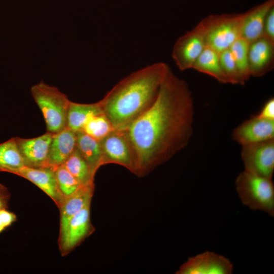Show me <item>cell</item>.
I'll use <instances>...</instances> for the list:
<instances>
[{
	"instance_id": "obj_1",
	"label": "cell",
	"mask_w": 274,
	"mask_h": 274,
	"mask_svg": "<svg viewBox=\"0 0 274 274\" xmlns=\"http://www.w3.org/2000/svg\"><path fill=\"white\" fill-rule=\"evenodd\" d=\"M194 114L188 84L169 67L155 101L125 130L138 173L166 161L187 146L193 133Z\"/></svg>"
},
{
	"instance_id": "obj_2",
	"label": "cell",
	"mask_w": 274,
	"mask_h": 274,
	"mask_svg": "<svg viewBox=\"0 0 274 274\" xmlns=\"http://www.w3.org/2000/svg\"><path fill=\"white\" fill-rule=\"evenodd\" d=\"M169 67L157 62L142 68L116 84L98 102L116 130H126L155 101Z\"/></svg>"
},
{
	"instance_id": "obj_3",
	"label": "cell",
	"mask_w": 274,
	"mask_h": 274,
	"mask_svg": "<svg viewBox=\"0 0 274 274\" xmlns=\"http://www.w3.org/2000/svg\"><path fill=\"white\" fill-rule=\"evenodd\" d=\"M245 13L211 15L197 26L204 37L206 47L218 53L229 49L241 37Z\"/></svg>"
},
{
	"instance_id": "obj_4",
	"label": "cell",
	"mask_w": 274,
	"mask_h": 274,
	"mask_svg": "<svg viewBox=\"0 0 274 274\" xmlns=\"http://www.w3.org/2000/svg\"><path fill=\"white\" fill-rule=\"evenodd\" d=\"M30 91L42 113L47 132L55 134L66 128L70 102L67 96L43 81L32 86Z\"/></svg>"
},
{
	"instance_id": "obj_5",
	"label": "cell",
	"mask_w": 274,
	"mask_h": 274,
	"mask_svg": "<svg viewBox=\"0 0 274 274\" xmlns=\"http://www.w3.org/2000/svg\"><path fill=\"white\" fill-rule=\"evenodd\" d=\"M235 187L242 203L253 210L274 216V184L272 179L245 170L236 177Z\"/></svg>"
},
{
	"instance_id": "obj_6",
	"label": "cell",
	"mask_w": 274,
	"mask_h": 274,
	"mask_svg": "<svg viewBox=\"0 0 274 274\" xmlns=\"http://www.w3.org/2000/svg\"><path fill=\"white\" fill-rule=\"evenodd\" d=\"M244 170L272 179L274 172V139L242 146Z\"/></svg>"
},
{
	"instance_id": "obj_7",
	"label": "cell",
	"mask_w": 274,
	"mask_h": 274,
	"mask_svg": "<svg viewBox=\"0 0 274 274\" xmlns=\"http://www.w3.org/2000/svg\"><path fill=\"white\" fill-rule=\"evenodd\" d=\"M99 142L103 164L117 163L136 172L134 153L125 130L114 129Z\"/></svg>"
},
{
	"instance_id": "obj_8",
	"label": "cell",
	"mask_w": 274,
	"mask_h": 274,
	"mask_svg": "<svg viewBox=\"0 0 274 274\" xmlns=\"http://www.w3.org/2000/svg\"><path fill=\"white\" fill-rule=\"evenodd\" d=\"M206 45L197 25L179 37L174 46L172 57L181 71L192 68Z\"/></svg>"
},
{
	"instance_id": "obj_9",
	"label": "cell",
	"mask_w": 274,
	"mask_h": 274,
	"mask_svg": "<svg viewBox=\"0 0 274 274\" xmlns=\"http://www.w3.org/2000/svg\"><path fill=\"white\" fill-rule=\"evenodd\" d=\"M233 265L225 256L205 251L189 257L180 267L178 274H231Z\"/></svg>"
},
{
	"instance_id": "obj_10",
	"label": "cell",
	"mask_w": 274,
	"mask_h": 274,
	"mask_svg": "<svg viewBox=\"0 0 274 274\" xmlns=\"http://www.w3.org/2000/svg\"><path fill=\"white\" fill-rule=\"evenodd\" d=\"M90 204L76 214L69 221L58 243L62 256L67 255L92 231L90 219Z\"/></svg>"
},
{
	"instance_id": "obj_11",
	"label": "cell",
	"mask_w": 274,
	"mask_h": 274,
	"mask_svg": "<svg viewBox=\"0 0 274 274\" xmlns=\"http://www.w3.org/2000/svg\"><path fill=\"white\" fill-rule=\"evenodd\" d=\"M231 138L241 146L274 139V120L253 116L233 129Z\"/></svg>"
},
{
	"instance_id": "obj_12",
	"label": "cell",
	"mask_w": 274,
	"mask_h": 274,
	"mask_svg": "<svg viewBox=\"0 0 274 274\" xmlns=\"http://www.w3.org/2000/svg\"><path fill=\"white\" fill-rule=\"evenodd\" d=\"M52 135L53 134L47 132L33 138H15L25 166L32 168L47 167Z\"/></svg>"
},
{
	"instance_id": "obj_13",
	"label": "cell",
	"mask_w": 274,
	"mask_h": 274,
	"mask_svg": "<svg viewBox=\"0 0 274 274\" xmlns=\"http://www.w3.org/2000/svg\"><path fill=\"white\" fill-rule=\"evenodd\" d=\"M16 175L38 186L52 199L58 208L61 206L64 199L59 191L54 168L24 166Z\"/></svg>"
},
{
	"instance_id": "obj_14",
	"label": "cell",
	"mask_w": 274,
	"mask_h": 274,
	"mask_svg": "<svg viewBox=\"0 0 274 274\" xmlns=\"http://www.w3.org/2000/svg\"><path fill=\"white\" fill-rule=\"evenodd\" d=\"M248 57L251 76L264 75L273 67L274 43L262 36L250 43Z\"/></svg>"
},
{
	"instance_id": "obj_15",
	"label": "cell",
	"mask_w": 274,
	"mask_h": 274,
	"mask_svg": "<svg viewBox=\"0 0 274 274\" xmlns=\"http://www.w3.org/2000/svg\"><path fill=\"white\" fill-rule=\"evenodd\" d=\"M76 132L65 128L53 134L47 167L55 168L63 165L76 148Z\"/></svg>"
},
{
	"instance_id": "obj_16",
	"label": "cell",
	"mask_w": 274,
	"mask_h": 274,
	"mask_svg": "<svg viewBox=\"0 0 274 274\" xmlns=\"http://www.w3.org/2000/svg\"><path fill=\"white\" fill-rule=\"evenodd\" d=\"M93 190L94 184L83 185L64 200L58 208L60 211L59 236L63 234L70 220L91 203Z\"/></svg>"
},
{
	"instance_id": "obj_17",
	"label": "cell",
	"mask_w": 274,
	"mask_h": 274,
	"mask_svg": "<svg viewBox=\"0 0 274 274\" xmlns=\"http://www.w3.org/2000/svg\"><path fill=\"white\" fill-rule=\"evenodd\" d=\"M273 6L274 0H267L245 12L241 38L251 43L263 36L266 16Z\"/></svg>"
},
{
	"instance_id": "obj_18",
	"label": "cell",
	"mask_w": 274,
	"mask_h": 274,
	"mask_svg": "<svg viewBox=\"0 0 274 274\" xmlns=\"http://www.w3.org/2000/svg\"><path fill=\"white\" fill-rule=\"evenodd\" d=\"M76 148L95 174L103 164L102 153L99 141L80 130L76 132Z\"/></svg>"
},
{
	"instance_id": "obj_19",
	"label": "cell",
	"mask_w": 274,
	"mask_h": 274,
	"mask_svg": "<svg viewBox=\"0 0 274 274\" xmlns=\"http://www.w3.org/2000/svg\"><path fill=\"white\" fill-rule=\"evenodd\" d=\"M192 68L213 77L220 83H228L221 65L220 53L209 47L203 49Z\"/></svg>"
},
{
	"instance_id": "obj_20",
	"label": "cell",
	"mask_w": 274,
	"mask_h": 274,
	"mask_svg": "<svg viewBox=\"0 0 274 274\" xmlns=\"http://www.w3.org/2000/svg\"><path fill=\"white\" fill-rule=\"evenodd\" d=\"M102 113L98 102L81 104L70 101L67 118V127L77 132L82 130L86 122L92 116Z\"/></svg>"
},
{
	"instance_id": "obj_21",
	"label": "cell",
	"mask_w": 274,
	"mask_h": 274,
	"mask_svg": "<svg viewBox=\"0 0 274 274\" xmlns=\"http://www.w3.org/2000/svg\"><path fill=\"white\" fill-rule=\"evenodd\" d=\"M24 166L15 138L0 144V172L16 175Z\"/></svg>"
},
{
	"instance_id": "obj_22",
	"label": "cell",
	"mask_w": 274,
	"mask_h": 274,
	"mask_svg": "<svg viewBox=\"0 0 274 274\" xmlns=\"http://www.w3.org/2000/svg\"><path fill=\"white\" fill-rule=\"evenodd\" d=\"M63 165L82 185L94 184L95 174L77 148Z\"/></svg>"
},
{
	"instance_id": "obj_23",
	"label": "cell",
	"mask_w": 274,
	"mask_h": 274,
	"mask_svg": "<svg viewBox=\"0 0 274 274\" xmlns=\"http://www.w3.org/2000/svg\"><path fill=\"white\" fill-rule=\"evenodd\" d=\"M250 43L242 38L235 41L229 48L234 58L239 76V84L244 85L251 76L248 52Z\"/></svg>"
},
{
	"instance_id": "obj_24",
	"label": "cell",
	"mask_w": 274,
	"mask_h": 274,
	"mask_svg": "<svg viewBox=\"0 0 274 274\" xmlns=\"http://www.w3.org/2000/svg\"><path fill=\"white\" fill-rule=\"evenodd\" d=\"M110 121L103 113L91 117L85 123L82 131L100 141L114 130Z\"/></svg>"
},
{
	"instance_id": "obj_25",
	"label": "cell",
	"mask_w": 274,
	"mask_h": 274,
	"mask_svg": "<svg viewBox=\"0 0 274 274\" xmlns=\"http://www.w3.org/2000/svg\"><path fill=\"white\" fill-rule=\"evenodd\" d=\"M59 191L65 199L83 186L63 166L54 168Z\"/></svg>"
},
{
	"instance_id": "obj_26",
	"label": "cell",
	"mask_w": 274,
	"mask_h": 274,
	"mask_svg": "<svg viewBox=\"0 0 274 274\" xmlns=\"http://www.w3.org/2000/svg\"><path fill=\"white\" fill-rule=\"evenodd\" d=\"M220 60L228 83L239 84L238 70L234 58L229 48L220 53Z\"/></svg>"
},
{
	"instance_id": "obj_27",
	"label": "cell",
	"mask_w": 274,
	"mask_h": 274,
	"mask_svg": "<svg viewBox=\"0 0 274 274\" xmlns=\"http://www.w3.org/2000/svg\"><path fill=\"white\" fill-rule=\"evenodd\" d=\"M263 36L274 43V7L269 11L266 16Z\"/></svg>"
},
{
	"instance_id": "obj_28",
	"label": "cell",
	"mask_w": 274,
	"mask_h": 274,
	"mask_svg": "<svg viewBox=\"0 0 274 274\" xmlns=\"http://www.w3.org/2000/svg\"><path fill=\"white\" fill-rule=\"evenodd\" d=\"M17 220L16 215L3 209L0 210V233Z\"/></svg>"
},
{
	"instance_id": "obj_29",
	"label": "cell",
	"mask_w": 274,
	"mask_h": 274,
	"mask_svg": "<svg viewBox=\"0 0 274 274\" xmlns=\"http://www.w3.org/2000/svg\"><path fill=\"white\" fill-rule=\"evenodd\" d=\"M256 115L262 119L274 120V98L269 99Z\"/></svg>"
},
{
	"instance_id": "obj_30",
	"label": "cell",
	"mask_w": 274,
	"mask_h": 274,
	"mask_svg": "<svg viewBox=\"0 0 274 274\" xmlns=\"http://www.w3.org/2000/svg\"><path fill=\"white\" fill-rule=\"evenodd\" d=\"M10 196L7 187L0 183V210L8 208Z\"/></svg>"
}]
</instances>
